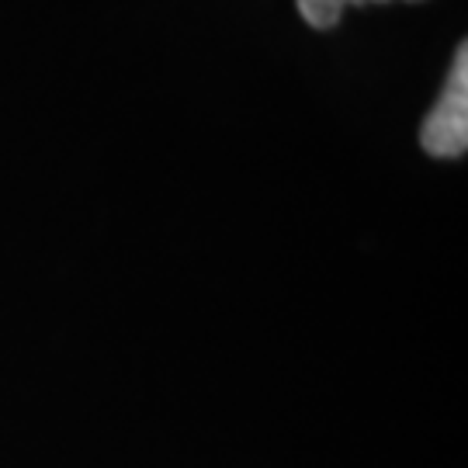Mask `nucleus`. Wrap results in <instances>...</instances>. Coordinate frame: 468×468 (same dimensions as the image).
I'll return each mask as SVG.
<instances>
[{
  "mask_svg": "<svg viewBox=\"0 0 468 468\" xmlns=\"http://www.w3.org/2000/svg\"><path fill=\"white\" fill-rule=\"evenodd\" d=\"M420 146L431 156L454 160L468 150V46H458L448 84L437 98L434 112L423 118Z\"/></svg>",
  "mask_w": 468,
  "mask_h": 468,
  "instance_id": "f257e3e1",
  "label": "nucleus"
},
{
  "mask_svg": "<svg viewBox=\"0 0 468 468\" xmlns=\"http://www.w3.org/2000/svg\"><path fill=\"white\" fill-rule=\"evenodd\" d=\"M299 15L313 25V28H334L344 17L347 7H361V4H388V0H295ZM417 4V0H413Z\"/></svg>",
  "mask_w": 468,
  "mask_h": 468,
  "instance_id": "f03ea898",
  "label": "nucleus"
}]
</instances>
